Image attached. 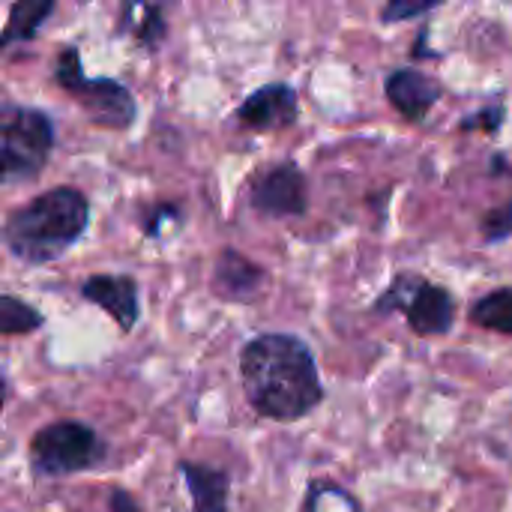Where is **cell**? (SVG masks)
Masks as SVG:
<instances>
[{"label":"cell","mask_w":512,"mask_h":512,"mask_svg":"<svg viewBox=\"0 0 512 512\" xmlns=\"http://www.w3.org/2000/svg\"><path fill=\"white\" fill-rule=\"evenodd\" d=\"M240 381L252 411L276 423H297L324 402L312 348L291 333L255 336L240 351Z\"/></svg>","instance_id":"1"},{"label":"cell","mask_w":512,"mask_h":512,"mask_svg":"<svg viewBox=\"0 0 512 512\" xmlns=\"http://www.w3.org/2000/svg\"><path fill=\"white\" fill-rule=\"evenodd\" d=\"M87 222V198L69 186H60L9 216L6 246L15 258L27 264H48L78 243Z\"/></svg>","instance_id":"2"},{"label":"cell","mask_w":512,"mask_h":512,"mask_svg":"<svg viewBox=\"0 0 512 512\" xmlns=\"http://www.w3.org/2000/svg\"><path fill=\"white\" fill-rule=\"evenodd\" d=\"M27 459L36 477H69L96 471L108 459V444L78 420H57L30 438Z\"/></svg>","instance_id":"3"},{"label":"cell","mask_w":512,"mask_h":512,"mask_svg":"<svg viewBox=\"0 0 512 512\" xmlns=\"http://www.w3.org/2000/svg\"><path fill=\"white\" fill-rule=\"evenodd\" d=\"M57 81L72 99L84 108V114L105 129H126L135 120L132 93L111 78H87L81 69V57L75 48H66L57 60Z\"/></svg>","instance_id":"4"},{"label":"cell","mask_w":512,"mask_h":512,"mask_svg":"<svg viewBox=\"0 0 512 512\" xmlns=\"http://www.w3.org/2000/svg\"><path fill=\"white\" fill-rule=\"evenodd\" d=\"M375 312H402L417 336H444L456 324V300L447 288L417 276H399L375 303Z\"/></svg>","instance_id":"5"},{"label":"cell","mask_w":512,"mask_h":512,"mask_svg":"<svg viewBox=\"0 0 512 512\" xmlns=\"http://www.w3.org/2000/svg\"><path fill=\"white\" fill-rule=\"evenodd\" d=\"M51 117L33 108H12L3 120V180H30L51 156Z\"/></svg>","instance_id":"6"},{"label":"cell","mask_w":512,"mask_h":512,"mask_svg":"<svg viewBox=\"0 0 512 512\" xmlns=\"http://www.w3.org/2000/svg\"><path fill=\"white\" fill-rule=\"evenodd\" d=\"M255 210L267 216H300L306 210V180L297 165H276L252 189Z\"/></svg>","instance_id":"7"},{"label":"cell","mask_w":512,"mask_h":512,"mask_svg":"<svg viewBox=\"0 0 512 512\" xmlns=\"http://www.w3.org/2000/svg\"><path fill=\"white\" fill-rule=\"evenodd\" d=\"M81 294H84V300L105 309L123 333H129L138 324L141 303H138L135 279H129V276H90L81 285Z\"/></svg>","instance_id":"8"},{"label":"cell","mask_w":512,"mask_h":512,"mask_svg":"<svg viewBox=\"0 0 512 512\" xmlns=\"http://www.w3.org/2000/svg\"><path fill=\"white\" fill-rule=\"evenodd\" d=\"M240 123L252 129H279L297 117V93L288 84H267L255 90L237 111Z\"/></svg>","instance_id":"9"},{"label":"cell","mask_w":512,"mask_h":512,"mask_svg":"<svg viewBox=\"0 0 512 512\" xmlns=\"http://www.w3.org/2000/svg\"><path fill=\"white\" fill-rule=\"evenodd\" d=\"M264 270L255 267L249 258H243L240 252H222L216 261V273H213V291L225 300L234 303H249L252 297H258L261 285H264Z\"/></svg>","instance_id":"10"},{"label":"cell","mask_w":512,"mask_h":512,"mask_svg":"<svg viewBox=\"0 0 512 512\" xmlns=\"http://www.w3.org/2000/svg\"><path fill=\"white\" fill-rule=\"evenodd\" d=\"M387 96L399 108V114H405L408 120H423L426 111L438 102L441 87L417 69H396L387 78Z\"/></svg>","instance_id":"11"},{"label":"cell","mask_w":512,"mask_h":512,"mask_svg":"<svg viewBox=\"0 0 512 512\" xmlns=\"http://www.w3.org/2000/svg\"><path fill=\"white\" fill-rule=\"evenodd\" d=\"M180 477L192 495L195 512H228V492L231 480L225 471L201 465V462H180Z\"/></svg>","instance_id":"12"},{"label":"cell","mask_w":512,"mask_h":512,"mask_svg":"<svg viewBox=\"0 0 512 512\" xmlns=\"http://www.w3.org/2000/svg\"><path fill=\"white\" fill-rule=\"evenodd\" d=\"M165 0H123L120 30L135 36L147 51H156L165 39Z\"/></svg>","instance_id":"13"},{"label":"cell","mask_w":512,"mask_h":512,"mask_svg":"<svg viewBox=\"0 0 512 512\" xmlns=\"http://www.w3.org/2000/svg\"><path fill=\"white\" fill-rule=\"evenodd\" d=\"M54 0H15L12 12H9V24L3 30V48L33 39L39 24L51 15Z\"/></svg>","instance_id":"14"},{"label":"cell","mask_w":512,"mask_h":512,"mask_svg":"<svg viewBox=\"0 0 512 512\" xmlns=\"http://www.w3.org/2000/svg\"><path fill=\"white\" fill-rule=\"evenodd\" d=\"M471 321L483 330L512 336V288H498L471 306Z\"/></svg>","instance_id":"15"},{"label":"cell","mask_w":512,"mask_h":512,"mask_svg":"<svg viewBox=\"0 0 512 512\" xmlns=\"http://www.w3.org/2000/svg\"><path fill=\"white\" fill-rule=\"evenodd\" d=\"M303 512H363L357 498L342 489L339 483L333 480H315L309 483V492H306V504Z\"/></svg>","instance_id":"16"},{"label":"cell","mask_w":512,"mask_h":512,"mask_svg":"<svg viewBox=\"0 0 512 512\" xmlns=\"http://www.w3.org/2000/svg\"><path fill=\"white\" fill-rule=\"evenodd\" d=\"M42 324H45L42 315H39L33 306H27L24 300H18V297H12V294H3V297H0V333H3V336L33 333V330H39Z\"/></svg>","instance_id":"17"},{"label":"cell","mask_w":512,"mask_h":512,"mask_svg":"<svg viewBox=\"0 0 512 512\" xmlns=\"http://www.w3.org/2000/svg\"><path fill=\"white\" fill-rule=\"evenodd\" d=\"M444 0H384V12H381V18L384 21H405V18H417V15H423V12H429V9H435V6H441Z\"/></svg>","instance_id":"18"},{"label":"cell","mask_w":512,"mask_h":512,"mask_svg":"<svg viewBox=\"0 0 512 512\" xmlns=\"http://www.w3.org/2000/svg\"><path fill=\"white\" fill-rule=\"evenodd\" d=\"M483 234H486V240H489V243H501V240H507V237H510L512 234V204L492 210V213L483 219Z\"/></svg>","instance_id":"19"},{"label":"cell","mask_w":512,"mask_h":512,"mask_svg":"<svg viewBox=\"0 0 512 512\" xmlns=\"http://www.w3.org/2000/svg\"><path fill=\"white\" fill-rule=\"evenodd\" d=\"M177 216H180L177 207H159V210H153V216L147 219V234H150V237H159L165 225L177 222Z\"/></svg>","instance_id":"20"},{"label":"cell","mask_w":512,"mask_h":512,"mask_svg":"<svg viewBox=\"0 0 512 512\" xmlns=\"http://www.w3.org/2000/svg\"><path fill=\"white\" fill-rule=\"evenodd\" d=\"M501 120H504V108H489V111H480L477 117H471V120L465 123V129H471V126H483V129L495 132V129L501 126Z\"/></svg>","instance_id":"21"},{"label":"cell","mask_w":512,"mask_h":512,"mask_svg":"<svg viewBox=\"0 0 512 512\" xmlns=\"http://www.w3.org/2000/svg\"><path fill=\"white\" fill-rule=\"evenodd\" d=\"M111 512H138V504L132 501L129 492L114 489V492H111Z\"/></svg>","instance_id":"22"}]
</instances>
